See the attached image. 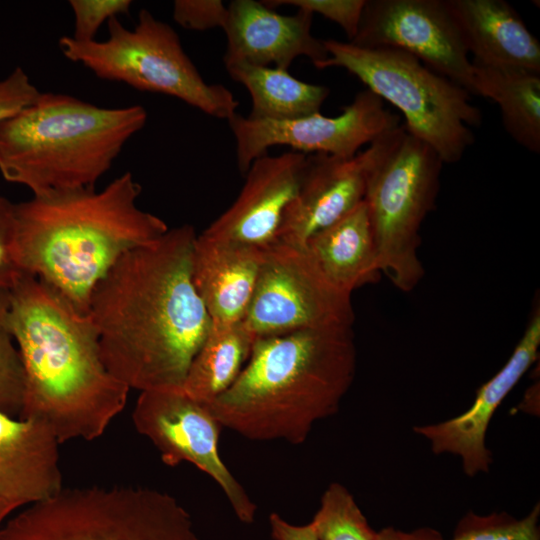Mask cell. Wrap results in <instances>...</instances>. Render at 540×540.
Listing matches in <instances>:
<instances>
[{"label":"cell","mask_w":540,"mask_h":540,"mask_svg":"<svg viewBox=\"0 0 540 540\" xmlns=\"http://www.w3.org/2000/svg\"><path fill=\"white\" fill-rule=\"evenodd\" d=\"M14 510L13 506L0 502V527Z\"/></svg>","instance_id":"e575fe53"},{"label":"cell","mask_w":540,"mask_h":540,"mask_svg":"<svg viewBox=\"0 0 540 540\" xmlns=\"http://www.w3.org/2000/svg\"><path fill=\"white\" fill-rule=\"evenodd\" d=\"M227 14V6L220 0H176L173 3L174 21L189 30L223 29Z\"/></svg>","instance_id":"f546056e"},{"label":"cell","mask_w":540,"mask_h":540,"mask_svg":"<svg viewBox=\"0 0 540 540\" xmlns=\"http://www.w3.org/2000/svg\"><path fill=\"white\" fill-rule=\"evenodd\" d=\"M224 65L248 90L252 107L247 117L254 120L285 121L318 113L330 93L328 87L301 81L287 70L239 62Z\"/></svg>","instance_id":"603a6c76"},{"label":"cell","mask_w":540,"mask_h":540,"mask_svg":"<svg viewBox=\"0 0 540 540\" xmlns=\"http://www.w3.org/2000/svg\"><path fill=\"white\" fill-rule=\"evenodd\" d=\"M255 337L242 322L212 323L187 371L182 391L209 404L236 381L249 359Z\"/></svg>","instance_id":"cb8c5ba5"},{"label":"cell","mask_w":540,"mask_h":540,"mask_svg":"<svg viewBox=\"0 0 540 540\" xmlns=\"http://www.w3.org/2000/svg\"><path fill=\"white\" fill-rule=\"evenodd\" d=\"M196 236L183 225L126 252L91 294L102 361L129 389L181 390L210 330L192 281Z\"/></svg>","instance_id":"6da1fadb"},{"label":"cell","mask_w":540,"mask_h":540,"mask_svg":"<svg viewBox=\"0 0 540 540\" xmlns=\"http://www.w3.org/2000/svg\"><path fill=\"white\" fill-rule=\"evenodd\" d=\"M355 370L352 327L256 338L236 381L205 405L221 427L249 440L301 444L337 413Z\"/></svg>","instance_id":"277c9868"},{"label":"cell","mask_w":540,"mask_h":540,"mask_svg":"<svg viewBox=\"0 0 540 540\" xmlns=\"http://www.w3.org/2000/svg\"><path fill=\"white\" fill-rule=\"evenodd\" d=\"M74 16L72 39L78 42L95 40L99 28L112 18L128 14L130 0H70Z\"/></svg>","instance_id":"83f0119b"},{"label":"cell","mask_w":540,"mask_h":540,"mask_svg":"<svg viewBox=\"0 0 540 540\" xmlns=\"http://www.w3.org/2000/svg\"><path fill=\"white\" fill-rule=\"evenodd\" d=\"M107 24L109 37L105 41L78 42L71 36L61 37L63 55L100 79L175 97L211 117L228 120L236 113L239 102L232 92L203 79L169 24L146 9L138 13L133 30L117 18Z\"/></svg>","instance_id":"ba28073f"},{"label":"cell","mask_w":540,"mask_h":540,"mask_svg":"<svg viewBox=\"0 0 540 540\" xmlns=\"http://www.w3.org/2000/svg\"><path fill=\"white\" fill-rule=\"evenodd\" d=\"M375 540H402L401 531L394 527H386L376 533Z\"/></svg>","instance_id":"836d02e7"},{"label":"cell","mask_w":540,"mask_h":540,"mask_svg":"<svg viewBox=\"0 0 540 540\" xmlns=\"http://www.w3.org/2000/svg\"><path fill=\"white\" fill-rule=\"evenodd\" d=\"M310 525L318 540H375L377 533L353 495L338 482L324 491Z\"/></svg>","instance_id":"484cf974"},{"label":"cell","mask_w":540,"mask_h":540,"mask_svg":"<svg viewBox=\"0 0 540 540\" xmlns=\"http://www.w3.org/2000/svg\"><path fill=\"white\" fill-rule=\"evenodd\" d=\"M540 505L521 519L505 512L477 515L468 513L457 525L448 540H540ZM402 540H445L441 534L430 528H420L411 532L401 531Z\"/></svg>","instance_id":"d4e9b609"},{"label":"cell","mask_w":540,"mask_h":540,"mask_svg":"<svg viewBox=\"0 0 540 540\" xmlns=\"http://www.w3.org/2000/svg\"><path fill=\"white\" fill-rule=\"evenodd\" d=\"M263 250L202 233L196 236L192 281L212 323L242 322L257 283Z\"/></svg>","instance_id":"d6986e66"},{"label":"cell","mask_w":540,"mask_h":540,"mask_svg":"<svg viewBox=\"0 0 540 540\" xmlns=\"http://www.w3.org/2000/svg\"><path fill=\"white\" fill-rule=\"evenodd\" d=\"M306 157L288 151L254 160L236 200L202 234L261 249L274 244L283 214L297 192Z\"/></svg>","instance_id":"2e32d148"},{"label":"cell","mask_w":540,"mask_h":540,"mask_svg":"<svg viewBox=\"0 0 540 540\" xmlns=\"http://www.w3.org/2000/svg\"><path fill=\"white\" fill-rule=\"evenodd\" d=\"M59 444L44 423L0 412V502L17 509L57 495Z\"/></svg>","instance_id":"ac0fdd59"},{"label":"cell","mask_w":540,"mask_h":540,"mask_svg":"<svg viewBox=\"0 0 540 540\" xmlns=\"http://www.w3.org/2000/svg\"><path fill=\"white\" fill-rule=\"evenodd\" d=\"M16 204L0 194V288L10 289L23 273L15 258Z\"/></svg>","instance_id":"4dcf8cb0"},{"label":"cell","mask_w":540,"mask_h":540,"mask_svg":"<svg viewBox=\"0 0 540 540\" xmlns=\"http://www.w3.org/2000/svg\"><path fill=\"white\" fill-rule=\"evenodd\" d=\"M9 291L7 321L25 380L19 418L44 423L60 444L99 438L130 389L104 365L91 318L26 273Z\"/></svg>","instance_id":"7a4b0ae2"},{"label":"cell","mask_w":540,"mask_h":540,"mask_svg":"<svg viewBox=\"0 0 540 540\" xmlns=\"http://www.w3.org/2000/svg\"><path fill=\"white\" fill-rule=\"evenodd\" d=\"M269 526L274 540H318L310 523L295 525L277 513L270 514Z\"/></svg>","instance_id":"d6a6232c"},{"label":"cell","mask_w":540,"mask_h":540,"mask_svg":"<svg viewBox=\"0 0 540 540\" xmlns=\"http://www.w3.org/2000/svg\"><path fill=\"white\" fill-rule=\"evenodd\" d=\"M146 121L140 105L105 108L41 93L0 125V172L33 195L93 187Z\"/></svg>","instance_id":"5b68a950"},{"label":"cell","mask_w":540,"mask_h":540,"mask_svg":"<svg viewBox=\"0 0 540 540\" xmlns=\"http://www.w3.org/2000/svg\"><path fill=\"white\" fill-rule=\"evenodd\" d=\"M227 9L224 63L272 64L288 71L300 56L309 58L315 67L328 58L324 40L311 32L313 14L307 10L282 15L255 0H234Z\"/></svg>","instance_id":"e0dca14e"},{"label":"cell","mask_w":540,"mask_h":540,"mask_svg":"<svg viewBox=\"0 0 540 540\" xmlns=\"http://www.w3.org/2000/svg\"><path fill=\"white\" fill-rule=\"evenodd\" d=\"M473 60L540 73V43L504 0H447Z\"/></svg>","instance_id":"ffe728a7"},{"label":"cell","mask_w":540,"mask_h":540,"mask_svg":"<svg viewBox=\"0 0 540 540\" xmlns=\"http://www.w3.org/2000/svg\"><path fill=\"white\" fill-rule=\"evenodd\" d=\"M328 58L317 69L340 67L401 111L405 129L429 145L444 163H456L474 142L482 121L470 93L414 56L390 48H365L324 40Z\"/></svg>","instance_id":"8992f818"},{"label":"cell","mask_w":540,"mask_h":540,"mask_svg":"<svg viewBox=\"0 0 540 540\" xmlns=\"http://www.w3.org/2000/svg\"><path fill=\"white\" fill-rule=\"evenodd\" d=\"M263 3L269 8L287 5L322 15L338 24L349 41L357 34L366 0H268Z\"/></svg>","instance_id":"f1b7e54d"},{"label":"cell","mask_w":540,"mask_h":540,"mask_svg":"<svg viewBox=\"0 0 540 540\" xmlns=\"http://www.w3.org/2000/svg\"><path fill=\"white\" fill-rule=\"evenodd\" d=\"M9 303V289L0 288V412L19 418L25 380L20 354L8 326Z\"/></svg>","instance_id":"4316f807"},{"label":"cell","mask_w":540,"mask_h":540,"mask_svg":"<svg viewBox=\"0 0 540 540\" xmlns=\"http://www.w3.org/2000/svg\"><path fill=\"white\" fill-rule=\"evenodd\" d=\"M393 130L353 157L307 155L297 192L283 214L276 242L304 247L314 234L356 208L364 200L369 171Z\"/></svg>","instance_id":"5bb4252c"},{"label":"cell","mask_w":540,"mask_h":540,"mask_svg":"<svg viewBox=\"0 0 540 540\" xmlns=\"http://www.w3.org/2000/svg\"><path fill=\"white\" fill-rule=\"evenodd\" d=\"M235 138L236 161L242 174L257 158L275 145H285L304 154H327L349 158L400 124L398 115L368 89L359 92L341 114L320 112L285 121L254 120L233 114L228 120Z\"/></svg>","instance_id":"8fae6325"},{"label":"cell","mask_w":540,"mask_h":540,"mask_svg":"<svg viewBox=\"0 0 540 540\" xmlns=\"http://www.w3.org/2000/svg\"><path fill=\"white\" fill-rule=\"evenodd\" d=\"M443 164L429 145L399 125L368 174L364 203L380 270L404 292L424 275L419 231L435 205Z\"/></svg>","instance_id":"9c48e42d"},{"label":"cell","mask_w":540,"mask_h":540,"mask_svg":"<svg viewBox=\"0 0 540 540\" xmlns=\"http://www.w3.org/2000/svg\"><path fill=\"white\" fill-rule=\"evenodd\" d=\"M0 540H200L168 493L126 485L63 488L0 527Z\"/></svg>","instance_id":"52a82bcc"},{"label":"cell","mask_w":540,"mask_h":540,"mask_svg":"<svg viewBox=\"0 0 540 540\" xmlns=\"http://www.w3.org/2000/svg\"><path fill=\"white\" fill-rule=\"evenodd\" d=\"M41 92L20 67L0 80V125L34 103Z\"/></svg>","instance_id":"1f68e13d"},{"label":"cell","mask_w":540,"mask_h":540,"mask_svg":"<svg viewBox=\"0 0 540 540\" xmlns=\"http://www.w3.org/2000/svg\"><path fill=\"white\" fill-rule=\"evenodd\" d=\"M351 295L323 276L305 247L264 248L257 283L242 320L256 338L303 329L352 327Z\"/></svg>","instance_id":"30bf717a"},{"label":"cell","mask_w":540,"mask_h":540,"mask_svg":"<svg viewBox=\"0 0 540 540\" xmlns=\"http://www.w3.org/2000/svg\"><path fill=\"white\" fill-rule=\"evenodd\" d=\"M350 43L408 53L473 94L472 60L447 0H366Z\"/></svg>","instance_id":"4fadbf2b"},{"label":"cell","mask_w":540,"mask_h":540,"mask_svg":"<svg viewBox=\"0 0 540 540\" xmlns=\"http://www.w3.org/2000/svg\"><path fill=\"white\" fill-rule=\"evenodd\" d=\"M140 193L126 172L100 191L94 186L59 190L16 204L19 268L87 314L95 286L117 260L169 229L138 207Z\"/></svg>","instance_id":"3957f363"},{"label":"cell","mask_w":540,"mask_h":540,"mask_svg":"<svg viewBox=\"0 0 540 540\" xmlns=\"http://www.w3.org/2000/svg\"><path fill=\"white\" fill-rule=\"evenodd\" d=\"M132 420L165 464H193L217 483L241 522H254L256 504L222 461L218 451L221 425L205 404L182 390L143 391Z\"/></svg>","instance_id":"7c38bea8"},{"label":"cell","mask_w":540,"mask_h":540,"mask_svg":"<svg viewBox=\"0 0 540 540\" xmlns=\"http://www.w3.org/2000/svg\"><path fill=\"white\" fill-rule=\"evenodd\" d=\"M539 345L540 312L537 308L508 361L479 388L470 408L445 421L417 425L414 433L426 439L434 454L458 457L467 476L488 473L493 461L486 445L489 424L500 403L535 362Z\"/></svg>","instance_id":"9a60e30c"},{"label":"cell","mask_w":540,"mask_h":540,"mask_svg":"<svg viewBox=\"0 0 540 540\" xmlns=\"http://www.w3.org/2000/svg\"><path fill=\"white\" fill-rule=\"evenodd\" d=\"M309 256L338 290L352 292L377 281L381 270L374 233L364 200L305 244Z\"/></svg>","instance_id":"44dd1931"},{"label":"cell","mask_w":540,"mask_h":540,"mask_svg":"<svg viewBox=\"0 0 540 540\" xmlns=\"http://www.w3.org/2000/svg\"><path fill=\"white\" fill-rule=\"evenodd\" d=\"M473 94L493 100L511 138L540 152V73L472 60Z\"/></svg>","instance_id":"7402d4cb"}]
</instances>
